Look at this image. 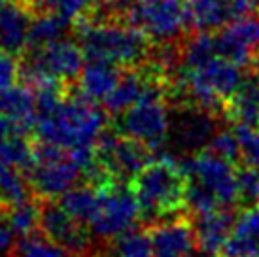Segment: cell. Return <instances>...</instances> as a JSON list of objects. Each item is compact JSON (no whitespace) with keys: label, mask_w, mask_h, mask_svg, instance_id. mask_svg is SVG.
Here are the masks:
<instances>
[{"label":"cell","mask_w":259,"mask_h":257,"mask_svg":"<svg viewBox=\"0 0 259 257\" xmlns=\"http://www.w3.org/2000/svg\"><path fill=\"white\" fill-rule=\"evenodd\" d=\"M187 178L186 206L193 214L231 210L242 200L238 170L233 161L202 150L182 163Z\"/></svg>","instance_id":"obj_1"},{"label":"cell","mask_w":259,"mask_h":257,"mask_svg":"<svg viewBox=\"0 0 259 257\" xmlns=\"http://www.w3.org/2000/svg\"><path fill=\"white\" fill-rule=\"evenodd\" d=\"M34 131L42 142L68 151L89 150L106 131V115L91 100L76 95L70 100L63 99L48 114L36 115Z\"/></svg>","instance_id":"obj_2"},{"label":"cell","mask_w":259,"mask_h":257,"mask_svg":"<svg viewBox=\"0 0 259 257\" xmlns=\"http://www.w3.org/2000/svg\"><path fill=\"white\" fill-rule=\"evenodd\" d=\"M146 220H161L178 214L186 206L187 178L182 163L170 157L150 161L131 180Z\"/></svg>","instance_id":"obj_3"},{"label":"cell","mask_w":259,"mask_h":257,"mask_svg":"<svg viewBox=\"0 0 259 257\" xmlns=\"http://www.w3.org/2000/svg\"><path fill=\"white\" fill-rule=\"evenodd\" d=\"M78 38L87 61H102L117 68H135L150 55L148 38L133 25L87 19L79 25Z\"/></svg>","instance_id":"obj_4"},{"label":"cell","mask_w":259,"mask_h":257,"mask_svg":"<svg viewBox=\"0 0 259 257\" xmlns=\"http://www.w3.org/2000/svg\"><path fill=\"white\" fill-rule=\"evenodd\" d=\"M240 68L220 53L197 66H182L178 93L189 97L195 108L216 112L242 85Z\"/></svg>","instance_id":"obj_5"},{"label":"cell","mask_w":259,"mask_h":257,"mask_svg":"<svg viewBox=\"0 0 259 257\" xmlns=\"http://www.w3.org/2000/svg\"><path fill=\"white\" fill-rule=\"evenodd\" d=\"M27 176L38 197L53 200L72 189L76 180L83 176V170L72 151L42 142L34 148V163Z\"/></svg>","instance_id":"obj_6"},{"label":"cell","mask_w":259,"mask_h":257,"mask_svg":"<svg viewBox=\"0 0 259 257\" xmlns=\"http://www.w3.org/2000/svg\"><path fill=\"white\" fill-rule=\"evenodd\" d=\"M123 19L148 40L168 44L189 25L187 0H131Z\"/></svg>","instance_id":"obj_7"},{"label":"cell","mask_w":259,"mask_h":257,"mask_svg":"<svg viewBox=\"0 0 259 257\" xmlns=\"http://www.w3.org/2000/svg\"><path fill=\"white\" fill-rule=\"evenodd\" d=\"M95 187L99 189V206L89 223L91 233L102 240H114L135 227L142 212L131 186H123L119 180H108Z\"/></svg>","instance_id":"obj_8"},{"label":"cell","mask_w":259,"mask_h":257,"mask_svg":"<svg viewBox=\"0 0 259 257\" xmlns=\"http://www.w3.org/2000/svg\"><path fill=\"white\" fill-rule=\"evenodd\" d=\"M83 51L72 40H55L38 50L21 64V78L27 85H36L44 79H59L63 83L74 81L83 68Z\"/></svg>","instance_id":"obj_9"},{"label":"cell","mask_w":259,"mask_h":257,"mask_svg":"<svg viewBox=\"0 0 259 257\" xmlns=\"http://www.w3.org/2000/svg\"><path fill=\"white\" fill-rule=\"evenodd\" d=\"M119 128L123 135L142 142L150 150L161 148L170 133V117L161 93L150 95L125 110L121 114Z\"/></svg>","instance_id":"obj_10"},{"label":"cell","mask_w":259,"mask_h":257,"mask_svg":"<svg viewBox=\"0 0 259 257\" xmlns=\"http://www.w3.org/2000/svg\"><path fill=\"white\" fill-rule=\"evenodd\" d=\"M97 159L112 178L133 180L150 163V148L127 135L104 131L95 146Z\"/></svg>","instance_id":"obj_11"},{"label":"cell","mask_w":259,"mask_h":257,"mask_svg":"<svg viewBox=\"0 0 259 257\" xmlns=\"http://www.w3.org/2000/svg\"><path fill=\"white\" fill-rule=\"evenodd\" d=\"M40 231L50 236L53 242L63 246L70 253H87L91 246V235L85 229V223L78 222L76 218L66 212L61 204L53 200H46L40 214Z\"/></svg>","instance_id":"obj_12"},{"label":"cell","mask_w":259,"mask_h":257,"mask_svg":"<svg viewBox=\"0 0 259 257\" xmlns=\"http://www.w3.org/2000/svg\"><path fill=\"white\" fill-rule=\"evenodd\" d=\"M216 46L220 55L238 66L252 63L259 50V15H246L229 21L216 34Z\"/></svg>","instance_id":"obj_13"},{"label":"cell","mask_w":259,"mask_h":257,"mask_svg":"<svg viewBox=\"0 0 259 257\" xmlns=\"http://www.w3.org/2000/svg\"><path fill=\"white\" fill-rule=\"evenodd\" d=\"M157 93H161L157 76H151L144 70L131 68L125 76L119 78L114 91L102 100V106L110 114H123L125 110L135 106L138 100Z\"/></svg>","instance_id":"obj_14"},{"label":"cell","mask_w":259,"mask_h":257,"mask_svg":"<svg viewBox=\"0 0 259 257\" xmlns=\"http://www.w3.org/2000/svg\"><path fill=\"white\" fill-rule=\"evenodd\" d=\"M30 14L25 0H0V50L14 55L27 50Z\"/></svg>","instance_id":"obj_15"},{"label":"cell","mask_w":259,"mask_h":257,"mask_svg":"<svg viewBox=\"0 0 259 257\" xmlns=\"http://www.w3.org/2000/svg\"><path fill=\"white\" fill-rule=\"evenodd\" d=\"M235 222L237 220L231 214V210H212L197 216L195 238H197V248L202 255L222 257L223 248L233 233Z\"/></svg>","instance_id":"obj_16"},{"label":"cell","mask_w":259,"mask_h":257,"mask_svg":"<svg viewBox=\"0 0 259 257\" xmlns=\"http://www.w3.org/2000/svg\"><path fill=\"white\" fill-rule=\"evenodd\" d=\"M153 251L159 255H174V257H191L197 246L195 227L186 220H168L155 225L150 231Z\"/></svg>","instance_id":"obj_17"},{"label":"cell","mask_w":259,"mask_h":257,"mask_svg":"<svg viewBox=\"0 0 259 257\" xmlns=\"http://www.w3.org/2000/svg\"><path fill=\"white\" fill-rule=\"evenodd\" d=\"M117 66L102 61H89L78 76V95L91 102H102L119 81Z\"/></svg>","instance_id":"obj_18"},{"label":"cell","mask_w":259,"mask_h":257,"mask_svg":"<svg viewBox=\"0 0 259 257\" xmlns=\"http://www.w3.org/2000/svg\"><path fill=\"white\" fill-rule=\"evenodd\" d=\"M38 115L36 95L32 87L12 85L10 89L0 93V117H6L10 121L17 123L25 131L34 128Z\"/></svg>","instance_id":"obj_19"},{"label":"cell","mask_w":259,"mask_h":257,"mask_svg":"<svg viewBox=\"0 0 259 257\" xmlns=\"http://www.w3.org/2000/svg\"><path fill=\"white\" fill-rule=\"evenodd\" d=\"M222 257H259V204L235 222Z\"/></svg>","instance_id":"obj_20"},{"label":"cell","mask_w":259,"mask_h":257,"mask_svg":"<svg viewBox=\"0 0 259 257\" xmlns=\"http://www.w3.org/2000/svg\"><path fill=\"white\" fill-rule=\"evenodd\" d=\"M214 133H216V127L212 123L210 112L201 108H197L193 112H186L174 127L176 142L184 150H199L202 146H208Z\"/></svg>","instance_id":"obj_21"},{"label":"cell","mask_w":259,"mask_h":257,"mask_svg":"<svg viewBox=\"0 0 259 257\" xmlns=\"http://www.w3.org/2000/svg\"><path fill=\"white\" fill-rule=\"evenodd\" d=\"M223 108L227 119L235 125L259 128V79L242 81Z\"/></svg>","instance_id":"obj_22"},{"label":"cell","mask_w":259,"mask_h":257,"mask_svg":"<svg viewBox=\"0 0 259 257\" xmlns=\"http://www.w3.org/2000/svg\"><path fill=\"white\" fill-rule=\"evenodd\" d=\"M30 187L27 172L12 166V164L0 163V208L12 210L23 202L30 200Z\"/></svg>","instance_id":"obj_23"},{"label":"cell","mask_w":259,"mask_h":257,"mask_svg":"<svg viewBox=\"0 0 259 257\" xmlns=\"http://www.w3.org/2000/svg\"><path fill=\"white\" fill-rule=\"evenodd\" d=\"M187 19L197 30L220 29L231 19L227 0H187Z\"/></svg>","instance_id":"obj_24"},{"label":"cell","mask_w":259,"mask_h":257,"mask_svg":"<svg viewBox=\"0 0 259 257\" xmlns=\"http://www.w3.org/2000/svg\"><path fill=\"white\" fill-rule=\"evenodd\" d=\"M59 204L78 222L89 225L99 206V189L91 184L72 187L61 197Z\"/></svg>","instance_id":"obj_25"},{"label":"cell","mask_w":259,"mask_h":257,"mask_svg":"<svg viewBox=\"0 0 259 257\" xmlns=\"http://www.w3.org/2000/svg\"><path fill=\"white\" fill-rule=\"evenodd\" d=\"M68 23L57 14H36V17L30 21L29 29V50H38L48 44L61 40L65 34Z\"/></svg>","instance_id":"obj_26"},{"label":"cell","mask_w":259,"mask_h":257,"mask_svg":"<svg viewBox=\"0 0 259 257\" xmlns=\"http://www.w3.org/2000/svg\"><path fill=\"white\" fill-rule=\"evenodd\" d=\"M151 235L140 229H129L127 233L115 236L112 244V257H153Z\"/></svg>","instance_id":"obj_27"},{"label":"cell","mask_w":259,"mask_h":257,"mask_svg":"<svg viewBox=\"0 0 259 257\" xmlns=\"http://www.w3.org/2000/svg\"><path fill=\"white\" fill-rule=\"evenodd\" d=\"M17 257H72V253L63 246L53 242L50 236L42 233H30L21 236V240L15 244Z\"/></svg>","instance_id":"obj_28"},{"label":"cell","mask_w":259,"mask_h":257,"mask_svg":"<svg viewBox=\"0 0 259 257\" xmlns=\"http://www.w3.org/2000/svg\"><path fill=\"white\" fill-rule=\"evenodd\" d=\"M218 46H216V36H212L210 32L199 30L193 38H189L184 46V50L180 53L182 66H197V64L204 63L218 55Z\"/></svg>","instance_id":"obj_29"},{"label":"cell","mask_w":259,"mask_h":257,"mask_svg":"<svg viewBox=\"0 0 259 257\" xmlns=\"http://www.w3.org/2000/svg\"><path fill=\"white\" fill-rule=\"evenodd\" d=\"M8 220L10 227L14 229L15 235L25 236L34 233L36 227H40V214H42V204L40 202H32L27 200L19 206L8 210Z\"/></svg>","instance_id":"obj_30"},{"label":"cell","mask_w":259,"mask_h":257,"mask_svg":"<svg viewBox=\"0 0 259 257\" xmlns=\"http://www.w3.org/2000/svg\"><path fill=\"white\" fill-rule=\"evenodd\" d=\"M235 135L240 146V159L246 164V168L259 170V128L237 125Z\"/></svg>","instance_id":"obj_31"},{"label":"cell","mask_w":259,"mask_h":257,"mask_svg":"<svg viewBox=\"0 0 259 257\" xmlns=\"http://www.w3.org/2000/svg\"><path fill=\"white\" fill-rule=\"evenodd\" d=\"M206 150L223 159H229V161L240 159V146H238V138L235 135V131H216L212 140L206 146Z\"/></svg>","instance_id":"obj_32"},{"label":"cell","mask_w":259,"mask_h":257,"mask_svg":"<svg viewBox=\"0 0 259 257\" xmlns=\"http://www.w3.org/2000/svg\"><path fill=\"white\" fill-rule=\"evenodd\" d=\"M19 76H21V64L17 63L14 53L0 50V93L15 85Z\"/></svg>","instance_id":"obj_33"},{"label":"cell","mask_w":259,"mask_h":257,"mask_svg":"<svg viewBox=\"0 0 259 257\" xmlns=\"http://www.w3.org/2000/svg\"><path fill=\"white\" fill-rule=\"evenodd\" d=\"M93 8V0H59V6L55 14L61 15L66 23H74L76 19H81L89 10Z\"/></svg>","instance_id":"obj_34"},{"label":"cell","mask_w":259,"mask_h":257,"mask_svg":"<svg viewBox=\"0 0 259 257\" xmlns=\"http://www.w3.org/2000/svg\"><path fill=\"white\" fill-rule=\"evenodd\" d=\"M259 8V0H227V10H229L231 19L253 15Z\"/></svg>","instance_id":"obj_35"},{"label":"cell","mask_w":259,"mask_h":257,"mask_svg":"<svg viewBox=\"0 0 259 257\" xmlns=\"http://www.w3.org/2000/svg\"><path fill=\"white\" fill-rule=\"evenodd\" d=\"M15 246V233L8 222H0V257L10 253Z\"/></svg>","instance_id":"obj_36"},{"label":"cell","mask_w":259,"mask_h":257,"mask_svg":"<svg viewBox=\"0 0 259 257\" xmlns=\"http://www.w3.org/2000/svg\"><path fill=\"white\" fill-rule=\"evenodd\" d=\"M253 63H255V74H257V79H259V55H257V59H255Z\"/></svg>","instance_id":"obj_37"}]
</instances>
